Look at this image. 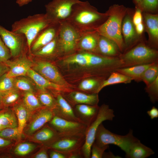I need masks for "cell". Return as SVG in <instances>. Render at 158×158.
Instances as JSON below:
<instances>
[{
  "instance_id": "cell-47",
  "label": "cell",
  "mask_w": 158,
  "mask_h": 158,
  "mask_svg": "<svg viewBox=\"0 0 158 158\" xmlns=\"http://www.w3.org/2000/svg\"><path fill=\"white\" fill-rule=\"evenodd\" d=\"M49 157L51 158H67L64 154L54 150L50 152Z\"/></svg>"
},
{
  "instance_id": "cell-51",
  "label": "cell",
  "mask_w": 158,
  "mask_h": 158,
  "mask_svg": "<svg viewBox=\"0 0 158 158\" xmlns=\"http://www.w3.org/2000/svg\"><path fill=\"white\" fill-rule=\"evenodd\" d=\"M11 143V142L10 140L0 137V148L6 147Z\"/></svg>"
},
{
  "instance_id": "cell-3",
  "label": "cell",
  "mask_w": 158,
  "mask_h": 158,
  "mask_svg": "<svg viewBox=\"0 0 158 158\" xmlns=\"http://www.w3.org/2000/svg\"><path fill=\"white\" fill-rule=\"evenodd\" d=\"M54 24L46 13L37 14L15 22L11 31L23 35L25 37L28 48L37 35L43 30Z\"/></svg>"
},
{
  "instance_id": "cell-34",
  "label": "cell",
  "mask_w": 158,
  "mask_h": 158,
  "mask_svg": "<svg viewBox=\"0 0 158 158\" xmlns=\"http://www.w3.org/2000/svg\"><path fill=\"white\" fill-rule=\"evenodd\" d=\"M0 96L4 106L8 107L19 99L20 96L19 90L13 89L0 93Z\"/></svg>"
},
{
  "instance_id": "cell-19",
  "label": "cell",
  "mask_w": 158,
  "mask_h": 158,
  "mask_svg": "<svg viewBox=\"0 0 158 158\" xmlns=\"http://www.w3.org/2000/svg\"><path fill=\"white\" fill-rule=\"evenodd\" d=\"M97 49L104 56L119 57L121 54L116 43L111 40L99 35Z\"/></svg>"
},
{
  "instance_id": "cell-27",
  "label": "cell",
  "mask_w": 158,
  "mask_h": 158,
  "mask_svg": "<svg viewBox=\"0 0 158 158\" xmlns=\"http://www.w3.org/2000/svg\"><path fill=\"white\" fill-rule=\"evenodd\" d=\"M18 121L13 111L7 107L0 110V131L6 128L18 127Z\"/></svg>"
},
{
  "instance_id": "cell-25",
  "label": "cell",
  "mask_w": 158,
  "mask_h": 158,
  "mask_svg": "<svg viewBox=\"0 0 158 158\" xmlns=\"http://www.w3.org/2000/svg\"><path fill=\"white\" fill-rule=\"evenodd\" d=\"M154 63L121 68L116 71L130 78L132 80L137 82L141 81V78L143 73Z\"/></svg>"
},
{
  "instance_id": "cell-35",
  "label": "cell",
  "mask_w": 158,
  "mask_h": 158,
  "mask_svg": "<svg viewBox=\"0 0 158 158\" xmlns=\"http://www.w3.org/2000/svg\"><path fill=\"white\" fill-rule=\"evenodd\" d=\"M38 95V98L42 105L45 108L51 110L56 107V102L52 96L49 93L41 90Z\"/></svg>"
},
{
  "instance_id": "cell-8",
  "label": "cell",
  "mask_w": 158,
  "mask_h": 158,
  "mask_svg": "<svg viewBox=\"0 0 158 158\" xmlns=\"http://www.w3.org/2000/svg\"><path fill=\"white\" fill-rule=\"evenodd\" d=\"M82 34L66 21L60 24L58 37L61 52L68 54L78 47Z\"/></svg>"
},
{
  "instance_id": "cell-13",
  "label": "cell",
  "mask_w": 158,
  "mask_h": 158,
  "mask_svg": "<svg viewBox=\"0 0 158 158\" xmlns=\"http://www.w3.org/2000/svg\"><path fill=\"white\" fill-rule=\"evenodd\" d=\"M27 52L24 53L14 60L10 59L5 63L9 68L6 76L9 77L26 76L28 71L32 68L34 63L27 56Z\"/></svg>"
},
{
  "instance_id": "cell-52",
  "label": "cell",
  "mask_w": 158,
  "mask_h": 158,
  "mask_svg": "<svg viewBox=\"0 0 158 158\" xmlns=\"http://www.w3.org/2000/svg\"><path fill=\"white\" fill-rule=\"evenodd\" d=\"M135 29L136 33L138 35L141 34L144 30V26L142 23L135 26Z\"/></svg>"
},
{
  "instance_id": "cell-2",
  "label": "cell",
  "mask_w": 158,
  "mask_h": 158,
  "mask_svg": "<svg viewBox=\"0 0 158 158\" xmlns=\"http://www.w3.org/2000/svg\"><path fill=\"white\" fill-rule=\"evenodd\" d=\"M127 10L123 5L114 4L111 6L106 12L107 19L95 31L99 35L113 41L121 52L124 48L122 25Z\"/></svg>"
},
{
  "instance_id": "cell-15",
  "label": "cell",
  "mask_w": 158,
  "mask_h": 158,
  "mask_svg": "<svg viewBox=\"0 0 158 158\" xmlns=\"http://www.w3.org/2000/svg\"><path fill=\"white\" fill-rule=\"evenodd\" d=\"M56 102V107L52 110L54 116L68 120L83 123L76 116L73 108L62 95H57Z\"/></svg>"
},
{
  "instance_id": "cell-1",
  "label": "cell",
  "mask_w": 158,
  "mask_h": 158,
  "mask_svg": "<svg viewBox=\"0 0 158 158\" xmlns=\"http://www.w3.org/2000/svg\"><path fill=\"white\" fill-rule=\"evenodd\" d=\"M107 14L100 13L87 1L74 4L66 21L81 34L95 31L106 20Z\"/></svg>"
},
{
  "instance_id": "cell-20",
  "label": "cell",
  "mask_w": 158,
  "mask_h": 158,
  "mask_svg": "<svg viewBox=\"0 0 158 158\" xmlns=\"http://www.w3.org/2000/svg\"><path fill=\"white\" fill-rule=\"evenodd\" d=\"M26 76L32 80L36 87L40 90H45L47 89H49L59 91H63L64 90L62 86L50 81L32 68L28 71Z\"/></svg>"
},
{
  "instance_id": "cell-22",
  "label": "cell",
  "mask_w": 158,
  "mask_h": 158,
  "mask_svg": "<svg viewBox=\"0 0 158 158\" xmlns=\"http://www.w3.org/2000/svg\"><path fill=\"white\" fill-rule=\"evenodd\" d=\"M99 36L95 31L82 34L78 47L88 52L95 51L97 49Z\"/></svg>"
},
{
  "instance_id": "cell-9",
  "label": "cell",
  "mask_w": 158,
  "mask_h": 158,
  "mask_svg": "<svg viewBox=\"0 0 158 158\" xmlns=\"http://www.w3.org/2000/svg\"><path fill=\"white\" fill-rule=\"evenodd\" d=\"M0 36L10 50L12 57L16 58L28 50L27 40L23 35L9 31L0 25Z\"/></svg>"
},
{
  "instance_id": "cell-55",
  "label": "cell",
  "mask_w": 158,
  "mask_h": 158,
  "mask_svg": "<svg viewBox=\"0 0 158 158\" xmlns=\"http://www.w3.org/2000/svg\"><path fill=\"white\" fill-rule=\"evenodd\" d=\"M5 107L2 102L1 98L0 96V110L4 109Z\"/></svg>"
},
{
  "instance_id": "cell-12",
  "label": "cell",
  "mask_w": 158,
  "mask_h": 158,
  "mask_svg": "<svg viewBox=\"0 0 158 158\" xmlns=\"http://www.w3.org/2000/svg\"><path fill=\"white\" fill-rule=\"evenodd\" d=\"M34 63L32 68L50 81L63 86L66 82L56 68L49 62L39 60Z\"/></svg>"
},
{
  "instance_id": "cell-54",
  "label": "cell",
  "mask_w": 158,
  "mask_h": 158,
  "mask_svg": "<svg viewBox=\"0 0 158 158\" xmlns=\"http://www.w3.org/2000/svg\"><path fill=\"white\" fill-rule=\"evenodd\" d=\"M32 0H16V3L19 6H22L28 4Z\"/></svg>"
},
{
  "instance_id": "cell-16",
  "label": "cell",
  "mask_w": 158,
  "mask_h": 158,
  "mask_svg": "<svg viewBox=\"0 0 158 158\" xmlns=\"http://www.w3.org/2000/svg\"><path fill=\"white\" fill-rule=\"evenodd\" d=\"M54 115L52 110L42 108L35 115L28 124L25 132L28 135H31L49 122Z\"/></svg>"
},
{
  "instance_id": "cell-6",
  "label": "cell",
  "mask_w": 158,
  "mask_h": 158,
  "mask_svg": "<svg viewBox=\"0 0 158 158\" xmlns=\"http://www.w3.org/2000/svg\"><path fill=\"white\" fill-rule=\"evenodd\" d=\"M114 117V110L108 105L104 104L99 107L97 116L87 127L85 132V142L81 149L83 158H90L91 146L95 141L96 133L99 125L104 121H112Z\"/></svg>"
},
{
  "instance_id": "cell-43",
  "label": "cell",
  "mask_w": 158,
  "mask_h": 158,
  "mask_svg": "<svg viewBox=\"0 0 158 158\" xmlns=\"http://www.w3.org/2000/svg\"><path fill=\"white\" fill-rule=\"evenodd\" d=\"M158 6V0H142L138 5L140 9L152 11L156 9Z\"/></svg>"
},
{
  "instance_id": "cell-50",
  "label": "cell",
  "mask_w": 158,
  "mask_h": 158,
  "mask_svg": "<svg viewBox=\"0 0 158 158\" xmlns=\"http://www.w3.org/2000/svg\"><path fill=\"white\" fill-rule=\"evenodd\" d=\"M8 70V68L5 63L0 62V77L7 73Z\"/></svg>"
},
{
  "instance_id": "cell-21",
  "label": "cell",
  "mask_w": 158,
  "mask_h": 158,
  "mask_svg": "<svg viewBox=\"0 0 158 158\" xmlns=\"http://www.w3.org/2000/svg\"><path fill=\"white\" fill-rule=\"evenodd\" d=\"M150 148L142 144L138 139L131 144L126 154L127 158H146L154 154Z\"/></svg>"
},
{
  "instance_id": "cell-26",
  "label": "cell",
  "mask_w": 158,
  "mask_h": 158,
  "mask_svg": "<svg viewBox=\"0 0 158 158\" xmlns=\"http://www.w3.org/2000/svg\"><path fill=\"white\" fill-rule=\"evenodd\" d=\"M14 111L17 118L18 138L21 137L29 117V111L23 103L18 104L14 107Z\"/></svg>"
},
{
  "instance_id": "cell-45",
  "label": "cell",
  "mask_w": 158,
  "mask_h": 158,
  "mask_svg": "<svg viewBox=\"0 0 158 158\" xmlns=\"http://www.w3.org/2000/svg\"><path fill=\"white\" fill-rule=\"evenodd\" d=\"M142 16L141 10L139 8L136 10L133 16L132 22L135 26L142 23Z\"/></svg>"
},
{
  "instance_id": "cell-33",
  "label": "cell",
  "mask_w": 158,
  "mask_h": 158,
  "mask_svg": "<svg viewBox=\"0 0 158 158\" xmlns=\"http://www.w3.org/2000/svg\"><path fill=\"white\" fill-rule=\"evenodd\" d=\"M158 77V62L153 63L147 68L142 74L141 81H143L146 86L150 85Z\"/></svg>"
},
{
  "instance_id": "cell-46",
  "label": "cell",
  "mask_w": 158,
  "mask_h": 158,
  "mask_svg": "<svg viewBox=\"0 0 158 158\" xmlns=\"http://www.w3.org/2000/svg\"><path fill=\"white\" fill-rule=\"evenodd\" d=\"M147 113L152 119L158 117V109L154 106L148 111Z\"/></svg>"
},
{
  "instance_id": "cell-39",
  "label": "cell",
  "mask_w": 158,
  "mask_h": 158,
  "mask_svg": "<svg viewBox=\"0 0 158 158\" xmlns=\"http://www.w3.org/2000/svg\"><path fill=\"white\" fill-rule=\"evenodd\" d=\"M150 101L155 103L158 100V77L145 88Z\"/></svg>"
},
{
  "instance_id": "cell-56",
  "label": "cell",
  "mask_w": 158,
  "mask_h": 158,
  "mask_svg": "<svg viewBox=\"0 0 158 158\" xmlns=\"http://www.w3.org/2000/svg\"><path fill=\"white\" fill-rule=\"evenodd\" d=\"M135 4L138 5L141 2L142 0H134Z\"/></svg>"
},
{
  "instance_id": "cell-44",
  "label": "cell",
  "mask_w": 158,
  "mask_h": 158,
  "mask_svg": "<svg viewBox=\"0 0 158 158\" xmlns=\"http://www.w3.org/2000/svg\"><path fill=\"white\" fill-rule=\"evenodd\" d=\"M109 147V145L100 147L94 142L92 144L90 151V158H102L105 151Z\"/></svg>"
},
{
  "instance_id": "cell-40",
  "label": "cell",
  "mask_w": 158,
  "mask_h": 158,
  "mask_svg": "<svg viewBox=\"0 0 158 158\" xmlns=\"http://www.w3.org/2000/svg\"><path fill=\"white\" fill-rule=\"evenodd\" d=\"M98 84V81L94 79H88L83 81L80 84L79 88L81 90L85 91H91L94 90L95 93H97L96 88L97 90L98 87H97Z\"/></svg>"
},
{
  "instance_id": "cell-48",
  "label": "cell",
  "mask_w": 158,
  "mask_h": 158,
  "mask_svg": "<svg viewBox=\"0 0 158 158\" xmlns=\"http://www.w3.org/2000/svg\"><path fill=\"white\" fill-rule=\"evenodd\" d=\"M67 158H83L81 150L71 152L66 154Z\"/></svg>"
},
{
  "instance_id": "cell-36",
  "label": "cell",
  "mask_w": 158,
  "mask_h": 158,
  "mask_svg": "<svg viewBox=\"0 0 158 158\" xmlns=\"http://www.w3.org/2000/svg\"><path fill=\"white\" fill-rule=\"evenodd\" d=\"M64 62L67 64H76L83 66H88L87 61L84 52L70 55L65 59Z\"/></svg>"
},
{
  "instance_id": "cell-32",
  "label": "cell",
  "mask_w": 158,
  "mask_h": 158,
  "mask_svg": "<svg viewBox=\"0 0 158 158\" xmlns=\"http://www.w3.org/2000/svg\"><path fill=\"white\" fill-rule=\"evenodd\" d=\"M34 92H25L23 97V104L29 112L40 109L42 107Z\"/></svg>"
},
{
  "instance_id": "cell-38",
  "label": "cell",
  "mask_w": 158,
  "mask_h": 158,
  "mask_svg": "<svg viewBox=\"0 0 158 158\" xmlns=\"http://www.w3.org/2000/svg\"><path fill=\"white\" fill-rule=\"evenodd\" d=\"M36 147V145L34 144L28 142H23L17 145L14 152L17 155L24 156L32 151Z\"/></svg>"
},
{
  "instance_id": "cell-11",
  "label": "cell",
  "mask_w": 158,
  "mask_h": 158,
  "mask_svg": "<svg viewBox=\"0 0 158 158\" xmlns=\"http://www.w3.org/2000/svg\"><path fill=\"white\" fill-rule=\"evenodd\" d=\"M85 139V134L60 136L47 147L66 155L67 154L81 150Z\"/></svg>"
},
{
  "instance_id": "cell-18",
  "label": "cell",
  "mask_w": 158,
  "mask_h": 158,
  "mask_svg": "<svg viewBox=\"0 0 158 158\" xmlns=\"http://www.w3.org/2000/svg\"><path fill=\"white\" fill-rule=\"evenodd\" d=\"M66 97L71 106L81 104L97 105L99 101L98 94H86L78 91L69 93Z\"/></svg>"
},
{
  "instance_id": "cell-31",
  "label": "cell",
  "mask_w": 158,
  "mask_h": 158,
  "mask_svg": "<svg viewBox=\"0 0 158 158\" xmlns=\"http://www.w3.org/2000/svg\"><path fill=\"white\" fill-rule=\"evenodd\" d=\"M26 76H19L14 78L15 88L19 90L34 92L36 85L29 77Z\"/></svg>"
},
{
  "instance_id": "cell-5",
  "label": "cell",
  "mask_w": 158,
  "mask_h": 158,
  "mask_svg": "<svg viewBox=\"0 0 158 158\" xmlns=\"http://www.w3.org/2000/svg\"><path fill=\"white\" fill-rule=\"evenodd\" d=\"M137 139L133 135L132 130H130L125 135H120L112 133L107 129L102 123L97 130L94 142L100 147L109 145V144L116 145L126 154L131 144Z\"/></svg>"
},
{
  "instance_id": "cell-10",
  "label": "cell",
  "mask_w": 158,
  "mask_h": 158,
  "mask_svg": "<svg viewBox=\"0 0 158 158\" xmlns=\"http://www.w3.org/2000/svg\"><path fill=\"white\" fill-rule=\"evenodd\" d=\"M60 136L85 134L87 127L85 124L66 120L54 116L49 122Z\"/></svg>"
},
{
  "instance_id": "cell-41",
  "label": "cell",
  "mask_w": 158,
  "mask_h": 158,
  "mask_svg": "<svg viewBox=\"0 0 158 158\" xmlns=\"http://www.w3.org/2000/svg\"><path fill=\"white\" fill-rule=\"evenodd\" d=\"M0 137L7 140L18 138V127L6 128L0 131Z\"/></svg>"
},
{
  "instance_id": "cell-28",
  "label": "cell",
  "mask_w": 158,
  "mask_h": 158,
  "mask_svg": "<svg viewBox=\"0 0 158 158\" xmlns=\"http://www.w3.org/2000/svg\"><path fill=\"white\" fill-rule=\"evenodd\" d=\"M133 80L131 78L116 71L111 72L107 79L101 83L98 88L97 93L98 94L104 87L107 86L121 83L127 84Z\"/></svg>"
},
{
  "instance_id": "cell-14",
  "label": "cell",
  "mask_w": 158,
  "mask_h": 158,
  "mask_svg": "<svg viewBox=\"0 0 158 158\" xmlns=\"http://www.w3.org/2000/svg\"><path fill=\"white\" fill-rule=\"evenodd\" d=\"M60 24H52L41 31L32 42L29 52L31 54L46 45L57 35Z\"/></svg>"
},
{
  "instance_id": "cell-37",
  "label": "cell",
  "mask_w": 158,
  "mask_h": 158,
  "mask_svg": "<svg viewBox=\"0 0 158 158\" xmlns=\"http://www.w3.org/2000/svg\"><path fill=\"white\" fill-rule=\"evenodd\" d=\"M6 73L0 77V94L15 88L14 78L7 77Z\"/></svg>"
},
{
  "instance_id": "cell-29",
  "label": "cell",
  "mask_w": 158,
  "mask_h": 158,
  "mask_svg": "<svg viewBox=\"0 0 158 158\" xmlns=\"http://www.w3.org/2000/svg\"><path fill=\"white\" fill-rule=\"evenodd\" d=\"M122 22V33L123 36L126 44L129 45L134 39L135 31L132 20L130 16L126 15Z\"/></svg>"
},
{
  "instance_id": "cell-7",
  "label": "cell",
  "mask_w": 158,
  "mask_h": 158,
  "mask_svg": "<svg viewBox=\"0 0 158 158\" xmlns=\"http://www.w3.org/2000/svg\"><path fill=\"white\" fill-rule=\"evenodd\" d=\"M79 0H52L45 6L46 14L54 23L60 24L70 16L73 5Z\"/></svg>"
},
{
  "instance_id": "cell-42",
  "label": "cell",
  "mask_w": 158,
  "mask_h": 158,
  "mask_svg": "<svg viewBox=\"0 0 158 158\" xmlns=\"http://www.w3.org/2000/svg\"><path fill=\"white\" fill-rule=\"evenodd\" d=\"M12 57L10 50L0 36V62L5 63Z\"/></svg>"
},
{
  "instance_id": "cell-23",
  "label": "cell",
  "mask_w": 158,
  "mask_h": 158,
  "mask_svg": "<svg viewBox=\"0 0 158 158\" xmlns=\"http://www.w3.org/2000/svg\"><path fill=\"white\" fill-rule=\"evenodd\" d=\"M60 137L51 127L46 126L35 134L33 139L38 142L47 144L48 147Z\"/></svg>"
},
{
  "instance_id": "cell-24",
  "label": "cell",
  "mask_w": 158,
  "mask_h": 158,
  "mask_svg": "<svg viewBox=\"0 0 158 158\" xmlns=\"http://www.w3.org/2000/svg\"><path fill=\"white\" fill-rule=\"evenodd\" d=\"M61 51L58 37L57 36L51 42L39 49L30 54L37 58L51 57Z\"/></svg>"
},
{
  "instance_id": "cell-30",
  "label": "cell",
  "mask_w": 158,
  "mask_h": 158,
  "mask_svg": "<svg viewBox=\"0 0 158 158\" xmlns=\"http://www.w3.org/2000/svg\"><path fill=\"white\" fill-rule=\"evenodd\" d=\"M144 17L146 26L150 37L157 44L158 39V16L145 13Z\"/></svg>"
},
{
  "instance_id": "cell-4",
  "label": "cell",
  "mask_w": 158,
  "mask_h": 158,
  "mask_svg": "<svg viewBox=\"0 0 158 158\" xmlns=\"http://www.w3.org/2000/svg\"><path fill=\"white\" fill-rule=\"evenodd\" d=\"M156 50L143 44H140L119 56L122 67L151 63L158 61Z\"/></svg>"
},
{
  "instance_id": "cell-17",
  "label": "cell",
  "mask_w": 158,
  "mask_h": 158,
  "mask_svg": "<svg viewBox=\"0 0 158 158\" xmlns=\"http://www.w3.org/2000/svg\"><path fill=\"white\" fill-rule=\"evenodd\" d=\"M99 107L98 105L81 104L76 105L73 109L77 117L87 127L96 118Z\"/></svg>"
},
{
  "instance_id": "cell-53",
  "label": "cell",
  "mask_w": 158,
  "mask_h": 158,
  "mask_svg": "<svg viewBox=\"0 0 158 158\" xmlns=\"http://www.w3.org/2000/svg\"><path fill=\"white\" fill-rule=\"evenodd\" d=\"M102 158H121L118 156L115 155L112 152L109 151L107 152H104Z\"/></svg>"
},
{
  "instance_id": "cell-49",
  "label": "cell",
  "mask_w": 158,
  "mask_h": 158,
  "mask_svg": "<svg viewBox=\"0 0 158 158\" xmlns=\"http://www.w3.org/2000/svg\"><path fill=\"white\" fill-rule=\"evenodd\" d=\"M49 156L47 153L46 148L43 149L36 154L34 158H48Z\"/></svg>"
}]
</instances>
